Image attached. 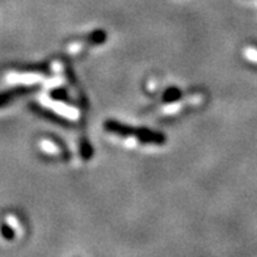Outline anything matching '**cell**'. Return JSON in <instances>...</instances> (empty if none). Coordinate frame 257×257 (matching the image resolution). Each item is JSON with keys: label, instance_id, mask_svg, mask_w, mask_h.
I'll return each instance as SVG.
<instances>
[{"label": "cell", "instance_id": "cell-5", "mask_svg": "<svg viewBox=\"0 0 257 257\" xmlns=\"http://www.w3.org/2000/svg\"><path fill=\"white\" fill-rule=\"evenodd\" d=\"M17 71L21 72H37V74L50 75L51 70L49 64L46 63H33V64H23V66H17Z\"/></svg>", "mask_w": 257, "mask_h": 257}, {"label": "cell", "instance_id": "cell-11", "mask_svg": "<svg viewBox=\"0 0 257 257\" xmlns=\"http://www.w3.org/2000/svg\"><path fill=\"white\" fill-rule=\"evenodd\" d=\"M247 54H248V55H252V54H253V51H252V50H248V51H247ZM254 59H256V61H257V53H256V58H254Z\"/></svg>", "mask_w": 257, "mask_h": 257}, {"label": "cell", "instance_id": "cell-10", "mask_svg": "<svg viewBox=\"0 0 257 257\" xmlns=\"http://www.w3.org/2000/svg\"><path fill=\"white\" fill-rule=\"evenodd\" d=\"M0 233H2L3 239H6V240H8V241L14 240L15 236H16V232H15V230L8 223L0 224Z\"/></svg>", "mask_w": 257, "mask_h": 257}, {"label": "cell", "instance_id": "cell-7", "mask_svg": "<svg viewBox=\"0 0 257 257\" xmlns=\"http://www.w3.org/2000/svg\"><path fill=\"white\" fill-rule=\"evenodd\" d=\"M79 153H80V156L83 160L92 159V156H93V147H92L88 139L81 138L80 143H79Z\"/></svg>", "mask_w": 257, "mask_h": 257}, {"label": "cell", "instance_id": "cell-6", "mask_svg": "<svg viewBox=\"0 0 257 257\" xmlns=\"http://www.w3.org/2000/svg\"><path fill=\"white\" fill-rule=\"evenodd\" d=\"M108 36H106V32L102 31V29H97V31H93L92 33H89L85 41L91 45H102L106 41Z\"/></svg>", "mask_w": 257, "mask_h": 257}, {"label": "cell", "instance_id": "cell-1", "mask_svg": "<svg viewBox=\"0 0 257 257\" xmlns=\"http://www.w3.org/2000/svg\"><path fill=\"white\" fill-rule=\"evenodd\" d=\"M40 88V84L17 85V87H12V88L7 89V91H2L0 92V109L4 108V106H8L11 102H14L19 97L32 95V93L37 92Z\"/></svg>", "mask_w": 257, "mask_h": 257}, {"label": "cell", "instance_id": "cell-8", "mask_svg": "<svg viewBox=\"0 0 257 257\" xmlns=\"http://www.w3.org/2000/svg\"><path fill=\"white\" fill-rule=\"evenodd\" d=\"M181 96H183V92L180 91L177 87H169V88L166 89L164 95H163V101L172 104V102L179 101Z\"/></svg>", "mask_w": 257, "mask_h": 257}, {"label": "cell", "instance_id": "cell-2", "mask_svg": "<svg viewBox=\"0 0 257 257\" xmlns=\"http://www.w3.org/2000/svg\"><path fill=\"white\" fill-rule=\"evenodd\" d=\"M104 128L110 134L118 136L121 138H130V137H138L139 127H133V126L125 125L115 119H106L104 122Z\"/></svg>", "mask_w": 257, "mask_h": 257}, {"label": "cell", "instance_id": "cell-3", "mask_svg": "<svg viewBox=\"0 0 257 257\" xmlns=\"http://www.w3.org/2000/svg\"><path fill=\"white\" fill-rule=\"evenodd\" d=\"M29 108H31V110L33 113H36V114L42 117V118L53 122V123H55V125L63 126V127H72V126H74L72 122L68 121L67 118H64L63 115L53 112L51 109L42 108V106H40L38 104H29Z\"/></svg>", "mask_w": 257, "mask_h": 257}, {"label": "cell", "instance_id": "cell-9", "mask_svg": "<svg viewBox=\"0 0 257 257\" xmlns=\"http://www.w3.org/2000/svg\"><path fill=\"white\" fill-rule=\"evenodd\" d=\"M50 97L53 98V100H55V101H62V102H72V98L68 96L67 91L64 88H62V87H59V88H54L51 89L50 91Z\"/></svg>", "mask_w": 257, "mask_h": 257}, {"label": "cell", "instance_id": "cell-4", "mask_svg": "<svg viewBox=\"0 0 257 257\" xmlns=\"http://www.w3.org/2000/svg\"><path fill=\"white\" fill-rule=\"evenodd\" d=\"M141 143H145V145H156L162 146L166 143L167 138L163 133L155 132V130H151V128L147 127H139V136L137 137Z\"/></svg>", "mask_w": 257, "mask_h": 257}]
</instances>
